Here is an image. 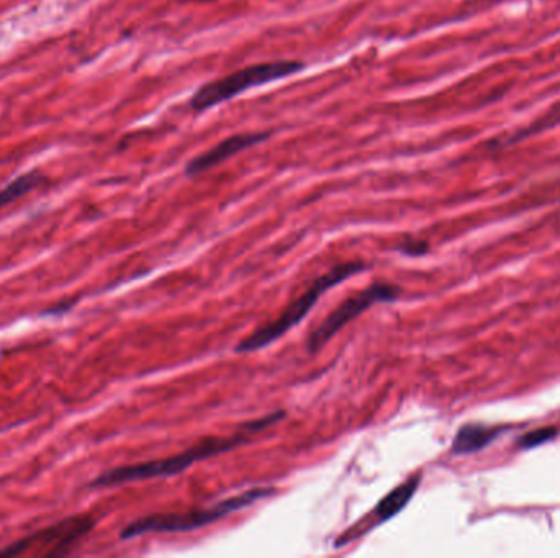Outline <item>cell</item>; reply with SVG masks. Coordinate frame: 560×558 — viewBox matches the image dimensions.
<instances>
[{"instance_id": "6da1fadb", "label": "cell", "mask_w": 560, "mask_h": 558, "mask_svg": "<svg viewBox=\"0 0 560 558\" xmlns=\"http://www.w3.org/2000/svg\"><path fill=\"white\" fill-rule=\"evenodd\" d=\"M285 418V411L266 414L259 419H251L248 423L241 426L240 431L228 437L210 436L200 439L197 444L184 450L181 454L164 457V459L148 460L141 464L125 465V467L112 468L107 472L100 473L99 477L92 480L91 488H110V486L127 485V483L143 482L151 478H168L186 472L187 468L202 462V460L212 459L217 455L225 454L230 450L248 444L253 439L254 434L264 431L272 424L279 423L280 419Z\"/></svg>"}, {"instance_id": "7a4b0ae2", "label": "cell", "mask_w": 560, "mask_h": 558, "mask_svg": "<svg viewBox=\"0 0 560 558\" xmlns=\"http://www.w3.org/2000/svg\"><path fill=\"white\" fill-rule=\"evenodd\" d=\"M272 486H256L249 490L241 491L236 496L226 498L220 503L213 504L212 508L189 509L184 513H156L143 518L135 519L128 526L123 527L120 539L130 540L145 534H174V532H190L200 527L208 526L220 521L225 516L248 508L251 504L264 500L267 496L276 493Z\"/></svg>"}, {"instance_id": "3957f363", "label": "cell", "mask_w": 560, "mask_h": 558, "mask_svg": "<svg viewBox=\"0 0 560 558\" xmlns=\"http://www.w3.org/2000/svg\"><path fill=\"white\" fill-rule=\"evenodd\" d=\"M366 269V264L361 261L343 262V264H338V266L328 270L326 274L320 275L313 280L310 287L307 288V292L302 293L289 306H285V310L280 313L279 318L271 321V323L264 324L258 331L249 334L248 338L238 342L235 352L249 354V352L261 351L264 347L271 346L274 342L279 341L285 333H289L290 329L302 323L303 318L313 310V306L317 305L323 293L341 284L344 280L361 274Z\"/></svg>"}, {"instance_id": "277c9868", "label": "cell", "mask_w": 560, "mask_h": 558, "mask_svg": "<svg viewBox=\"0 0 560 558\" xmlns=\"http://www.w3.org/2000/svg\"><path fill=\"white\" fill-rule=\"evenodd\" d=\"M303 69H305V64L300 61H292V59L253 64V66L233 72L230 76L220 77V79H215L200 87L192 95L189 105L195 112H204L208 108L217 107L226 100L233 99L236 95L243 94L244 90L279 81V79L297 74Z\"/></svg>"}, {"instance_id": "5b68a950", "label": "cell", "mask_w": 560, "mask_h": 558, "mask_svg": "<svg viewBox=\"0 0 560 558\" xmlns=\"http://www.w3.org/2000/svg\"><path fill=\"white\" fill-rule=\"evenodd\" d=\"M398 298H400V288L395 285L380 284L379 282V284L364 288L362 292L344 300L336 310L326 316L325 321L308 336L307 351L315 354L323 349V346L335 338L346 324L351 323L354 318L362 315L371 306L377 305V303L397 302Z\"/></svg>"}, {"instance_id": "8992f818", "label": "cell", "mask_w": 560, "mask_h": 558, "mask_svg": "<svg viewBox=\"0 0 560 558\" xmlns=\"http://www.w3.org/2000/svg\"><path fill=\"white\" fill-rule=\"evenodd\" d=\"M94 526L95 519L92 516H73L9 545L7 549L0 550V555H22L30 550H40L46 557L68 554L77 540L89 534Z\"/></svg>"}, {"instance_id": "52a82bcc", "label": "cell", "mask_w": 560, "mask_h": 558, "mask_svg": "<svg viewBox=\"0 0 560 558\" xmlns=\"http://www.w3.org/2000/svg\"><path fill=\"white\" fill-rule=\"evenodd\" d=\"M267 136H269L267 133H243V135L230 136V138L220 141L217 146H213L212 149L205 151L204 154H200L197 158L192 159L187 164L186 174L190 177L199 176V174L207 172L212 167L220 166L226 159L241 153L244 149L261 143V141L266 140Z\"/></svg>"}, {"instance_id": "ba28073f", "label": "cell", "mask_w": 560, "mask_h": 558, "mask_svg": "<svg viewBox=\"0 0 560 558\" xmlns=\"http://www.w3.org/2000/svg\"><path fill=\"white\" fill-rule=\"evenodd\" d=\"M420 483L421 477L420 475H416V477L408 478L407 482H403L402 485H398L397 488H393L389 495H385L384 498L377 503L374 511H372L369 524L362 529L361 536L362 534H367V532L374 529V527L390 521V519H392L393 516H397L398 513H402L403 509L407 508V504L410 503L411 498L415 496Z\"/></svg>"}, {"instance_id": "9c48e42d", "label": "cell", "mask_w": 560, "mask_h": 558, "mask_svg": "<svg viewBox=\"0 0 560 558\" xmlns=\"http://www.w3.org/2000/svg\"><path fill=\"white\" fill-rule=\"evenodd\" d=\"M503 429L492 428L480 423L464 424L452 441V454H475L492 444L495 437L500 436Z\"/></svg>"}, {"instance_id": "30bf717a", "label": "cell", "mask_w": 560, "mask_h": 558, "mask_svg": "<svg viewBox=\"0 0 560 558\" xmlns=\"http://www.w3.org/2000/svg\"><path fill=\"white\" fill-rule=\"evenodd\" d=\"M41 184H43V177L40 176V172H28V174L17 177L14 182H10L7 187L0 190V210L10 205V203L17 202L19 198L30 194L32 190L37 189Z\"/></svg>"}, {"instance_id": "8fae6325", "label": "cell", "mask_w": 560, "mask_h": 558, "mask_svg": "<svg viewBox=\"0 0 560 558\" xmlns=\"http://www.w3.org/2000/svg\"><path fill=\"white\" fill-rule=\"evenodd\" d=\"M559 434L556 428H539L534 431H529L521 437L520 446L524 449H534V447L542 446L546 442H551L554 437Z\"/></svg>"}, {"instance_id": "7c38bea8", "label": "cell", "mask_w": 560, "mask_h": 558, "mask_svg": "<svg viewBox=\"0 0 560 558\" xmlns=\"http://www.w3.org/2000/svg\"><path fill=\"white\" fill-rule=\"evenodd\" d=\"M397 251L402 252L405 256L418 257L423 256L426 252L430 251V246L426 241H418V239H407L405 243H400L397 246Z\"/></svg>"}]
</instances>
